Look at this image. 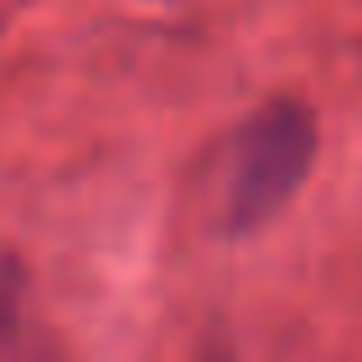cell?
I'll return each instance as SVG.
<instances>
[{"label": "cell", "mask_w": 362, "mask_h": 362, "mask_svg": "<svg viewBox=\"0 0 362 362\" xmlns=\"http://www.w3.org/2000/svg\"><path fill=\"white\" fill-rule=\"evenodd\" d=\"M321 124L308 101H266L230 133L221 179V230L230 239L266 230L298 197L317 165Z\"/></svg>", "instance_id": "1"}, {"label": "cell", "mask_w": 362, "mask_h": 362, "mask_svg": "<svg viewBox=\"0 0 362 362\" xmlns=\"http://www.w3.org/2000/svg\"><path fill=\"white\" fill-rule=\"evenodd\" d=\"M28 262L14 247H0V354H14L23 335V312H28Z\"/></svg>", "instance_id": "2"}]
</instances>
